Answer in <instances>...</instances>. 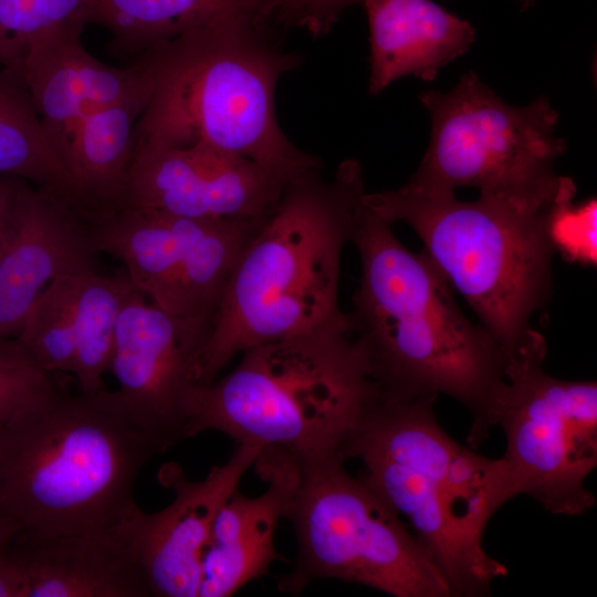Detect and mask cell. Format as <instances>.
<instances>
[{
  "label": "cell",
  "instance_id": "cell-13",
  "mask_svg": "<svg viewBox=\"0 0 597 597\" xmlns=\"http://www.w3.org/2000/svg\"><path fill=\"white\" fill-rule=\"evenodd\" d=\"M263 450L238 443L229 460L201 481L189 480L175 462L160 467L158 481L174 492L171 503L156 513L137 505L115 530L140 565L153 597H198L216 516Z\"/></svg>",
  "mask_w": 597,
  "mask_h": 597
},
{
  "label": "cell",
  "instance_id": "cell-5",
  "mask_svg": "<svg viewBox=\"0 0 597 597\" xmlns=\"http://www.w3.org/2000/svg\"><path fill=\"white\" fill-rule=\"evenodd\" d=\"M241 355L229 375L192 390L185 439L216 430L297 460L346 461L347 446L383 398L348 313Z\"/></svg>",
  "mask_w": 597,
  "mask_h": 597
},
{
  "label": "cell",
  "instance_id": "cell-19",
  "mask_svg": "<svg viewBox=\"0 0 597 597\" xmlns=\"http://www.w3.org/2000/svg\"><path fill=\"white\" fill-rule=\"evenodd\" d=\"M369 25V93L413 75L433 81L475 39L468 22L431 0H362Z\"/></svg>",
  "mask_w": 597,
  "mask_h": 597
},
{
  "label": "cell",
  "instance_id": "cell-17",
  "mask_svg": "<svg viewBox=\"0 0 597 597\" xmlns=\"http://www.w3.org/2000/svg\"><path fill=\"white\" fill-rule=\"evenodd\" d=\"M81 35H49L30 48L23 64L33 104L59 153L87 115L153 91L151 72L140 57L126 67L107 65L85 50Z\"/></svg>",
  "mask_w": 597,
  "mask_h": 597
},
{
  "label": "cell",
  "instance_id": "cell-8",
  "mask_svg": "<svg viewBox=\"0 0 597 597\" xmlns=\"http://www.w3.org/2000/svg\"><path fill=\"white\" fill-rule=\"evenodd\" d=\"M298 462V481L286 514L297 554L277 583L301 594L313 580L339 579L394 597H451L442 574L397 511L363 476L350 475L337 455Z\"/></svg>",
  "mask_w": 597,
  "mask_h": 597
},
{
  "label": "cell",
  "instance_id": "cell-23",
  "mask_svg": "<svg viewBox=\"0 0 597 597\" xmlns=\"http://www.w3.org/2000/svg\"><path fill=\"white\" fill-rule=\"evenodd\" d=\"M134 287L124 268L113 275L97 271L77 275L73 375L81 391L104 388L103 376L109 371L119 312Z\"/></svg>",
  "mask_w": 597,
  "mask_h": 597
},
{
  "label": "cell",
  "instance_id": "cell-3",
  "mask_svg": "<svg viewBox=\"0 0 597 597\" xmlns=\"http://www.w3.org/2000/svg\"><path fill=\"white\" fill-rule=\"evenodd\" d=\"M273 24L263 17L224 14L140 55L153 91L134 128V150L201 143L289 180L323 168L277 124V82L302 56L282 48Z\"/></svg>",
  "mask_w": 597,
  "mask_h": 597
},
{
  "label": "cell",
  "instance_id": "cell-24",
  "mask_svg": "<svg viewBox=\"0 0 597 597\" xmlns=\"http://www.w3.org/2000/svg\"><path fill=\"white\" fill-rule=\"evenodd\" d=\"M78 274L55 277L31 305L17 336L50 373L73 374L74 370V294Z\"/></svg>",
  "mask_w": 597,
  "mask_h": 597
},
{
  "label": "cell",
  "instance_id": "cell-2",
  "mask_svg": "<svg viewBox=\"0 0 597 597\" xmlns=\"http://www.w3.org/2000/svg\"><path fill=\"white\" fill-rule=\"evenodd\" d=\"M158 453L118 390L71 394L62 384L0 431V530L115 533Z\"/></svg>",
  "mask_w": 597,
  "mask_h": 597
},
{
  "label": "cell",
  "instance_id": "cell-27",
  "mask_svg": "<svg viewBox=\"0 0 597 597\" xmlns=\"http://www.w3.org/2000/svg\"><path fill=\"white\" fill-rule=\"evenodd\" d=\"M561 202L551 216V234L556 253L582 264L596 262V200L574 205Z\"/></svg>",
  "mask_w": 597,
  "mask_h": 597
},
{
  "label": "cell",
  "instance_id": "cell-10",
  "mask_svg": "<svg viewBox=\"0 0 597 597\" xmlns=\"http://www.w3.org/2000/svg\"><path fill=\"white\" fill-rule=\"evenodd\" d=\"M255 230L243 218L195 219L122 206L88 223L96 253L123 263L133 285L176 316L209 320Z\"/></svg>",
  "mask_w": 597,
  "mask_h": 597
},
{
  "label": "cell",
  "instance_id": "cell-26",
  "mask_svg": "<svg viewBox=\"0 0 597 597\" xmlns=\"http://www.w3.org/2000/svg\"><path fill=\"white\" fill-rule=\"evenodd\" d=\"M43 369L17 337H0V431L22 408L63 383Z\"/></svg>",
  "mask_w": 597,
  "mask_h": 597
},
{
  "label": "cell",
  "instance_id": "cell-25",
  "mask_svg": "<svg viewBox=\"0 0 597 597\" xmlns=\"http://www.w3.org/2000/svg\"><path fill=\"white\" fill-rule=\"evenodd\" d=\"M92 0H0V18L30 48L53 34H82Z\"/></svg>",
  "mask_w": 597,
  "mask_h": 597
},
{
  "label": "cell",
  "instance_id": "cell-1",
  "mask_svg": "<svg viewBox=\"0 0 597 597\" xmlns=\"http://www.w3.org/2000/svg\"><path fill=\"white\" fill-rule=\"evenodd\" d=\"M391 226L362 198L352 238L360 260L352 326L385 398L457 400L471 415L467 442L476 449L492 429L506 357L489 332L463 314L425 252L407 249Z\"/></svg>",
  "mask_w": 597,
  "mask_h": 597
},
{
  "label": "cell",
  "instance_id": "cell-28",
  "mask_svg": "<svg viewBox=\"0 0 597 597\" xmlns=\"http://www.w3.org/2000/svg\"><path fill=\"white\" fill-rule=\"evenodd\" d=\"M362 0H272L275 24L306 30L314 38L331 31L343 11Z\"/></svg>",
  "mask_w": 597,
  "mask_h": 597
},
{
  "label": "cell",
  "instance_id": "cell-30",
  "mask_svg": "<svg viewBox=\"0 0 597 597\" xmlns=\"http://www.w3.org/2000/svg\"><path fill=\"white\" fill-rule=\"evenodd\" d=\"M524 7H528L533 3L534 0H520Z\"/></svg>",
  "mask_w": 597,
  "mask_h": 597
},
{
  "label": "cell",
  "instance_id": "cell-20",
  "mask_svg": "<svg viewBox=\"0 0 597 597\" xmlns=\"http://www.w3.org/2000/svg\"><path fill=\"white\" fill-rule=\"evenodd\" d=\"M0 175L22 178L87 222L95 211L50 139L23 70L0 67Z\"/></svg>",
  "mask_w": 597,
  "mask_h": 597
},
{
  "label": "cell",
  "instance_id": "cell-14",
  "mask_svg": "<svg viewBox=\"0 0 597 597\" xmlns=\"http://www.w3.org/2000/svg\"><path fill=\"white\" fill-rule=\"evenodd\" d=\"M289 181L248 158L201 143L138 147L122 206L195 219H262Z\"/></svg>",
  "mask_w": 597,
  "mask_h": 597
},
{
  "label": "cell",
  "instance_id": "cell-15",
  "mask_svg": "<svg viewBox=\"0 0 597 597\" xmlns=\"http://www.w3.org/2000/svg\"><path fill=\"white\" fill-rule=\"evenodd\" d=\"M0 185V337H17L42 291L60 275L97 271V253L73 209L19 177Z\"/></svg>",
  "mask_w": 597,
  "mask_h": 597
},
{
  "label": "cell",
  "instance_id": "cell-18",
  "mask_svg": "<svg viewBox=\"0 0 597 597\" xmlns=\"http://www.w3.org/2000/svg\"><path fill=\"white\" fill-rule=\"evenodd\" d=\"M7 546L25 574L28 597H153L116 533H15Z\"/></svg>",
  "mask_w": 597,
  "mask_h": 597
},
{
  "label": "cell",
  "instance_id": "cell-29",
  "mask_svg": "<svg viewBox=\"0 0 597 597\" xmlns=\"http://www.w3.org/2000/svg\"><path fill=\"white\" fill-rule=\"evenodd\" d=\"M2 216H3V196H2L1 185H0V228H1V222H2Z\"/></svg>",
  "mask_w": 597,
  "mask_h": 597
},
{
  "label": "cell",
  "instance_id": "cell-22",
  "mask_svg": "<svg viewBox=\"0 0 597 597\" xmlns=\"http://www.w3.org/2000/svg\"><path fill=\"white\" fill-rule=\"evenodd\" d=\"M232 13L272 20V0H92L88 24L108 30L112 54L136 60L159 43Z\"/></svg>",
  "mask_w": 597,
  "mask_h": 597
},
{
  "label": "cell",
  "instance_id": "cell-9",
  "mask_svg": "<svg viewBox=\"0 0 597 597\" xmlns=\"http://www.w3.org/2000/svg\"><path fill=\"white\" fill-rule=\"evenodd\" d=\"M546 353L536 331L509 357L491 422L504 432L514 496L527 495L554 515L579 516L596 504L586 480L597 467V383L552 376Z\"/></svg>",
  "mask_w": 597,
  "mask_h": 597
},
{
  "label": "cell",
  "instance_id": "cell-7",
  "mask_svg": "<svg viewBox=\"0 0 597 597\" xmlns=\"http://www.w3.org/2000/svg\"><path fill=\"white\" fill-rule=\"evenodd\" d=\"M419 100L431 116V136L405 185L430 192L473 187L540 214L575 198L574 181L554 170L567 146L555 135L558 114L547 97L509 105L470 71L451 91H425Z\"/></svg>",
  "mask_w": 597,
  "mask_h": 597
},
{
  "label": "cell",
  "instance_id": "cell-4",
  "mask_svg": "<svg viewBox=\"0 0 597 597\" xmlns=\"http://www.w3.org/2000/svg\"><path fill=\"white\" fill-rule=\"evenodd\" d=\"M285 186L241 251L211 320L200 385L245 349L310 331L337 314L341 258L352 242L365 185L347 159Z\"/></svg>",
  "mask_w": 597,
  "mask_h": 597
},
{
  "label": "cell",
  "instance_id": "cell-12",
  "mask_svg": "<svg viewBox=\"0 0 597 597\" xmlns=\"http://www.w3.org/2000/svg\"><path fill=\"white\" fill-rule=\"evenodd\" d=\"M437 396L383 397L345 451L354 459L370 451L423 476L452 506L462 523L483 538L491 517L514 499L506 464L460 444L441 427Z\"/></svg>",
  "mask_w": 597,
  "mask_h": 597
},
{
  "label": "cell",
  "instance_id": "cell-16",
  "mask_svg": "<svg viewBox=\"0 0 597 597\" xmlns=\"http://www.w3.org/2000/svg\"><path fill=\"white\" fill-rule=\"evenodd\" d=\"M268 482L259 496L239 490L220 507L202 559L198 597H229L284 561L274 545L276 525L286 517L297 481L298 462L289 451L265 448L254 464Z\"/></svg>",
  "mask_w": 597,
  "mask_h": 597
},
{
  "label": "cell",
  "instance_id": "cell-21",
  "mask_svg": "<svg viewBox=\"0 0 597 597\" xmlns=\"http://www.w3.org/2000/svg\"><path fill=\"white\" fill-rule=\"evenodd\" d=\"M149 97L125 101L87 115L60 147L96 219L124 202L134 158V128Z\"/></svg>",
  "mask_w": 597,
  "mask_h": 597
},
{
  "label": "cell",
  "instance_id": "cell-6",
  "mask_svg": "<svg viewBox=\"0 0 597 597\" xmlns=\"http://www.w3.org/2000/svg\"><path fill=\"white\" fill-rule=\"evenodd\" d=\"M363 201L390 223L410 226L425 254L471 306L506 360L532 337L531 318L553 290V211L532 213L481 195L462 201L454 192L407 185L365 192Z\"/></svg>",
  "mask_w": 597,
  "mask_h": 597
},
{
  "label": "cell",
  "instance_id": "cell-11",
  "mask_svg": "<svg viewBox=\"0 0 597 597\" xmlns=\"http://www.w3.org/2000/svg\"><path fill=\"white\" fill-rule=\"evenodd\" d=\"M210 328V322L166 312L136 287L123 303L109 371L159 453L186 440V407L200 385Z\"/></svg>",
  "mask_w": 597,
  "mask_h": 597
}]
</instances>
